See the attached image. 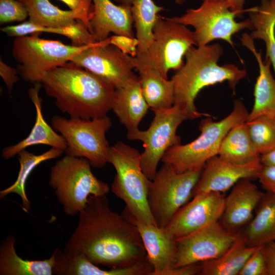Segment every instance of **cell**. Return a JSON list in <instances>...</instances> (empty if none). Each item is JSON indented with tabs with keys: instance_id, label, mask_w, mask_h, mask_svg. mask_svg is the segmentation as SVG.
<instances>
[{
	"instance_id": "6da1fadb",
	"label": "cell",
	"mask_w": 275,
	"mask_h": 275,
	"mask_svg": "<svg viewBox=\"0 0 275 275\" xmlns=\"http://www.w3.org/2000/svg\"><path fill=\"white\" fill-rule=\"evenodd\" d=\"M63 251L109 268L130 266L147 256L136 227L113 211L106 196H90Z\"/></svg>"
},
{
	"instance_id": "7a4b0ae2",
	"label": "cell",
	"mask_w": 275,
	"mask_h": 275,
	"mask_svg": "<svg viewBox=\"0 0 275 275\" xmlns=\"http://www.w3.org/2000/svg\"><path fill=\"white\" fill-rule=\"evenodd\" d=\"M45 92L72 118L93 119L112 109L116 88L94 73L69 62L46 72L40 80Z\"/></svg>"
},
{
	"instance_id": "3957f363",
	"label": "cell",
	"mask_w": 275,
	"mask_h": 275,
	"mask_svg": "<svg viewBox=\"0 0 275 275\" xmlns=\"http://www.w3.org/2000/svg\"><path fill=\"white\" fill-rule=\"evenodd\" d=\"M223 54L218 43L191 47L185 56L183 65L172 76L174 89V105L183 109L189 119L207 114L198 112L195 100L204 88L227 81L235 93L236 86L246 75L245 69L232 64H218Z\"/></svg>"
},
{
	"instance_id": "277c9868",
	"label": "cell",
	"mask_w": 275,
	"mask_h": 275,
	"mask_svg": "<svg viewBox=\"0 0 275 275\" xmlns=\"http://www.w3.org/2000/svg\"><path fill=\"white\" fill-rule=\"evenodd\" d=\"M249 114L240 100H235L229 115L218 121L207 116L199 124L201 133L197 139L185 145L172 147L161 161L178 173L202 170L209 159L218 155L221 144L228 132L235 126L246 122Z\"/></svg>"
},
{
	"instance_id": "5b68a950",
	"label": "cell",
	"mask_w": 275,
	"mask_h": 275,
	"mask_svg": "<svg viewBox=\"0 0 275 275\" xmlns=\"http://www.w3.org/2000/svg\"><path fill=\"white\" fill-rule=\"evenodd\" d=\"M107 162L116 172L111 185L112 193L124 202L125 207L135 217L157 226L148 202L151 180L143 171L139 151L123 142H118L110 146Z\"/></svg>"
},
{
	"instance_id": "8992f818",
	"label": "cell",
	"mask_w": 275,
	"mask_h": 275,
	"mask_svg": "<svg viewBox=\"0 0 275 275\" xmlns=\"http://www.w3.org/2000/svg\"><path fill=\"white\" fill-rule=\"evenodd\" d=\"M91 167L85 158L65 155L51 168L49 185L68 216L79 214L89 196H106L109 191L107 183L93 174Z\"/></svg>"
},
{
	"instance_id": "52a82bcc",
	"label": "cell",
	"mask_w": 275,
	"mask_h": 275,
	"mask_svg": "<svg viewBox=\"0 0 275 275\" xmlns=\"http://www.w3.org/2000/svg\"><path fill=\"white\" fill-rule=\"evenodd\" d=\"M152 35L146 52L133 57L135 69L138 71L156 69L168 78L169 71L179 69L184 63L183 59L187 51L196 45L193 31L186 25L159 15Z\"/></svg>"
},
{
	"instance_id": "ba28073f",
	"label": "cell",
	"mask_w": 275,
	"mask_h": 275,
	"mask_svg": "<svg viewBox=\"0 0 275 275\" xmlns=\"http://www.w3.org/2000/svg\"><path fill=\"white\" fill-rule=\"evenodd\" d=\"M39 35L17 37L12 46L13 56L19 64L18 74L24 81L33 84L39 82L48 71L70 62L77 53L96 43L69 45L60 41L41 38Z\"/></svg>"
},
{
	"instance_id": "9c48e42d",
	"label": "cell",
	"mask_w": 275,
	"mask_h": 275,
	"mask_svg": "<svg viewBox=\"0 0 275 275\" xmlns=\"http://www.w3.org/2000/svg\"><path fill=\"white\" fill-rule=\"evenodd\" d=\"M51 124L65 140L66 155L85 158L95 168L105 166L110 147L105 134L112 124L107 116L89 119L55 116Z\"/></svg>"
},
{
	"instance_id": "30bf717a",
	"label": "cell",
	"mask_w": 275,
	"mask_h": 275,
	"mask_svg": "<svg viewBox=\"0 0 275 275\" xmlns=\"http://www.w3.org/2000/svg\"><path fill=\"white\" fill-rule=\"evenodd\" d=\"M237 13L231 10L228 0H203L196 9L187 10L180 16L169 19L194 28V38L197 46H205L213 40L221 39L232 46L233 36L253 26L250 19L237 21Z\"/></svg>"
},
{
	"instance_id": "8fae6325",
	"label": "cell",
	"mask_w": 275,
	"mask_h": 275,
	"mask_svg": "<svg viewBox=\"0 0 275 275\" xmlns=\"http://www.w3.org/2000/svg\"><path fill=\"white\" fill-rule=\"evenodd\" d=\"M202 170L176 172L164 164L151 180L148 202L157 227L165 228L177 212L193 196Z\"/></svg>"
},
{
	"instance_id": "7c38bea8",
	"label": "cell",
	"mask_w": 275,
	"mask_h": 275,
	"mask_svg": "<svg viewBox=\"0 0 275 275\" xmlns=\"http://www.w3.org/2000/svg\"><path fill=\"white\" fill-rule=\"evenodd\" d=\"M154 117L146 130L139 129L127 133L130 140L142 142L144 148L141 153V165L146 176L152 180L157 171V166L166 151L181 144L176 132L180 124L189 119L180 107L173 105L168 108L153 111Z\"/></svg>"
},
{
	"instance_id": "4fadbf2b",
	"label": "cell",
	"mask_w": 275,
	"mask_h": 275,
	"mask_svg": "<svg viewBox=\"0 0 275 275\" xmlns=\"http://www.w3.org/2000/svg\"><path fill=\"white\" fill-rule=\"evenodd\" d=\"M133 57L110 44L109 37L96 42L74 56L70 62L98 76L116 89L135 74Z\"/></svg>"
},
{
	"instance_id": "5bb4252c",
	"label": "cell",
	"mask_w": 275,
	"mask_h": 275,
	"mask_svg": "<svg viewBox=\"0 0 275 275\" xmlns=\"http://www.w3.org/2000/svg\"><path fill=\"white\" fill-rule=\"evenodd\" d=\"M240 233L228 231L217 221L177 239L175 267L220 257L231 247Z\"/></svg>"
},
{
	"instance_id": "9a60e30c",
	"label": "cell",
	"mask_w": 275,
	"mask_h": 275,
	"mask_svg": "<svg viewBox=\"0 0 275 275\" xmlns=\"http://www.w3.org/2000/svg\"><path fill=\"white\" fill-rule=\"evenodd\" d=\"M225 200V197L219 192L196 195L177 212L165 228L178 239L219 221Z\"/></svg>"
},
{
	"instance_id": "2e32d148",
	"label": "cell",
	"mask_w": 275,
	"mask_h": 275,
	"mask_svg": "<svg viewBox=\"0 0 275 275\" xmlns=\"http://www.w3.org/2000/svg\"><path fill=\"white\" fill-rule=\"evenodd\" d=\"M122 215L137 228L153 267L152 275H169L175 267L177 238L166 228L147 224L135 217L125 207Z\"/></svg>"
},
{
	"instance_id": "e0dca14e",
	"label": "cell",
	"mask_w": 275,
	"mask_h": 275,
	"mask_svg": "<svg viewBox=\"0 0 275 275\" xmlns=\"http://www.w3.org/2000/svg\"><path fill=\"white\" fill-rule=\"evenodd\" d=\"M262 167L261 162L237 164L214 156L203 168L193 197L204 193H224L242 179L257 178Z\"/></svg>"
},
{
	"instance_id": "ac0fdd59",
	"label": "cell",
	"mask_w": 275,
	"mask_h": 275,
	"mask_svg": "<svg viewBox=\"0 0 275 275\" xmlns=\"http://www.w3.org/2000/svg\"><path fill=\"white\" fill-rule=\"evenodd\" d=\"M264 195L250 179L240 180L225 197L224 209L219 222L228 231L240 233L252 219Z\"/></svg>"
},
{
	"instance_id": "d6986e66",
	"label": "cell",
	"mask_w": 275,
	"mask_h": 275,
	"mask_svg": "<svg viewBox=\"0 0 275 275\" xmlns=\"http://www.w3.org/2000/svg\"><path fill=\"white\" fill-rule=\"evenodd\" d=\"M89 30L97 42L115 35L135 38L133 31L131 6L117 5L111 0H92Z\"/></svg>"
},
{
	"instance_id": "ffe728a7",
	"label": "cell",
	"mask_w": 275,
	"mask_h": 275,
	"mask_svg": "<svg viewBox=\"0 0 275 275\" xmlns=\"http://www.w3.org/2000/svg\"><path fill=\"white\" fill-rule=\"evenodd\" d=\"M42 85L40 82L34 84L28 90V96L36 109L35 123L27 137L17 144L5 147L2 151V156L5 159L13 157L22 150L29 147L43 144L65 151L67 144L60 134L57 133L45 121L42 111V100L39 92Z\"/></svg>"
},
{
	"instance_id": "44dd1931",
	"label": "cell",
	"mask_w": 275,
	"mask_h": 275,
	"mask_svg": "<svg viewBox=\"0 0 275 275\" xmlns=\"http://www.w3.org/2000/svg\"><path fill=\"white\" fill-rule=\"evenodd\" d=\"M53 274L59 275H149L152 267L146 259L120 268L103 269L84 256L68 254L59 248L53 251Z\"/></svg>"
},
{
	"instance_id": "7402d4cb",
	"label": "cell",
	"mask_w": 275,
	"mask_h": 275,
	"mask_svg": "<svg viewBox=\"0 0 275 275\" xmlns=\"http://www.w3.org/2000/svg\"><path fill=\"white\" fill-rule=\"evenodd\" d=\"M242 44L255 57L259 66V75L254 87V103L247 121L262 116L275 117V78L270 70L269 60H263L261 50L255 48L254 39L247 33L240 38Z\"/></svg>"
},
{
	"instance_id": "603a6c76",
	"label": "cell",
	"mask_w": 275,
	"mask_h": 275,
	"mask_svg": "<svg viewBox=\"0 0 275 275\" xmlns=\"http://www.w3.org/2000/svg\"><path fill=\"white\" fill-rule=\"evenodd\" d=\"M26 7L29 21L45 27H62L82 21L89 30L90 15L92 10V0H85L75 10H64L51 4L49 0H19Z\"/></svg>"
},
{
	"instance_id": "cb8c5ba5",
	"label": "cell",
	"mask_w": 275,
	"mask_h": 275,
	"mask_svg": "<svg viewBox=\"0 0 275 275\" xmlns=\"http://www.w3.org/2000/svg\"><path fill=\"white\" fill-rule=\"evenodd\" d=\"M149 106L143 94L136 74L123 86L116 89L112 109L127 133L139 129Z\"/></svg>"
},
{
	"instance_id": "d4e9b609",
	"label": "cell",
	"mask_w": 275,
	"mask_h": 275,
	"mask_svg": "<svg viewBox=\"0 0 275 275\" xmlns=\"http://www.w3.org/2000/svg\"><path fill=\"white\" fill-rule=\"evenodd\" d=\"M16 239L12 235L7 236L0 244L1 275H52L53 258L43 260H24L15 250Z\"/></svg>"
},
{
	"instance_id": "484cf974",
	"label": "cell",
	"mask_w": 275,
	"mask_h": 275,
	"mask_svg": "<svg viewBox=\"0 0 275 275\" xmlns=\"http://www.w3.org/2000/svg\"><path fill=\"white\" fill-rule=\"evenodd\" d=\"M257 212L241 235L250 247H258L275 241V196L264 194Z\"/></svg>"
},
{
	"instance_id": "4316f807",
	"label": "cell",
	"mask_w": 275,
	"mask_h": 275,
	"mask_svg": "<svg viewBox=\"0 0 275 275\" xmlns=\"http://www.w3.org/2000/svg\"><path fill=\"white\" fill-rule=\"evenodd\" d=\"M218 155L237 164L260 162L261 154L250 137L246 122L235 126L228 132L221 144Z\"/></svg>"
},
{
	"instance_id": "83f0119b",
	"label": "cell",
	"mask_w": 275,
	"mask_h": 275,
	"mask_svg": "<svg viewBox=\"0 0 275 275\" xmlns=\"http://www.w3.org/2000/svg\"><path fill=\"white\" fill-rule=\"evenodd\" d=\"M249 12L253 26L250 36L264 42L265 59L270 61L275 74V0H261L260 5Z\"/></svg>"
},
{
	"instance_id": "f1b7e54d",
	"label": "cell",
	"mask_w": 275,
	"mask_h": 275,
	"mask_svg": "<svg viewBox=\"0 0 275 275\" xmlns=\"http://www.w3.org/2000/svg\"><path fill=\"white\" fill-rule=\"evenodd\" d=\"M1 31L9 37H20L34 33L58 34L68 38L75 46H82L97 42L84 22L77 19L70 25L62 27H45L34 24L29 20L20 24L3 27Z\"/></svg>"
},
{
	"instance_id": "f546056e",
	"label": "cell",
	"mask_w": 275,
	"mask_h": 275,
	"mask_svg": "<svg viewBox=\"0 0 275 275\" xmlns=\"http://www.w3.org/2000/svg\"><path fill=\"white\" fill-rule=\"evenodd\" d=\"M143 94L152 110L168 108L174 103V89L172 79L169 80L154 69L138 71Z\"/></svg>"
},
{
	"instance_id": "4dcf8cb0",
	"label": "cell",
	"mask_w": 275,
	"mask_h": 275,
	"mask_svg": "<svg viewBox=\"0 0 275 275\" xmlns=\"http://www.w3.org/2000/svg\"><path fill=\"white\" fill-rule=\"evenodd\" d=\"M257 247L246 244L240 232L231 247L220 257L201 262V275H238Z\"/></svg>"
},
{
	"instance_id": "1f68e13d",
	"label": "cell",
	"mask_w": 275,
	"mask_h": 275,
	"mask_svg": "<svg viewBox=\"0 0 275 275\" xmlns=\"http://www.w3.org/2000/svg\"><path fill=\"white\" fill-rule=\"evenodd\" d=\"M64 151L61 149L51 148L41 154H34L25 149L18 153L20 169L16 181L10 186L0 191L1 199L10 194H16L21 199L23 209L29 211L31 209V203L27 197L25 186L28 178L32 171L42 162L60 157Z\"/></svg>"
},
{
	"instance_id": "d6a6232c",
	"label": "cell",
	"mask_w": 275,
	"mask_h": 275,
	"mask_svg": "<svg viewBox=\"0 0 275 275\" xmlns=\"http://www.w3.org/2000/svg\"><path fill=\"white\" fill-rule=\"evenodd\" d=\"M164 8L156 5L153 0H133L131 13L138 41L135 57L139 56L147 50L152 40V32L159 16Z\"/></svg>"
},
{
	"instance_id": "836d02e7",
	"label": "cell",
	"mask_w": 275,
	"mask_h": 275,
	"mask_svg": "<svg viewBox=\"0 0 275 275\" xmlns=\"http://www.w3.org/2000/svg\"><path fill=\"white\" fill-rule=\"evenodd\" d=\"M250 137L262 155L275 148V117L262 116L246 121Z\"/></svg>"
},
{
	"instance_id": "e575fe53",
	"label": "cell",
	"mask_w": 275,
	"mask_h": 275,
	"mask_svg": "<svg viewBox=\"0 0 275 275\" xmlns=\"http://www.w3.org/2000/svg\"><path fill=\"white\" fill-rule=\"evenodd\" d=\"M29 17L25 5L19 0H0V22L24 21Z\"/></svg>"
},
{
	"instance_id": "d590c367",
	"label": "cell",
	"mask_w": 275,
	"mask_h": 275,
	"mask_svg": "<svg viewBox=\"0 0 275 275\" xmlns=\"http://www.w3.org/2000/svg\"><path fill=\"white\" fill-rule=\"evenodd\" d=\"M238 275H268L262 245L256 249L246 260Z\"/></svg>"
},
{
	"instance_id": "8d00e7d4",
	"label": "cell",
	"mask_w": 275,
	"mask_h": 275,
	"mask_svg": "<svg viewBox=\"0 0 275 275\" xmlns=\"http://www.w3.org/2000/svg\"><path fill=\"white\" fill-rule=\"evenodd\" d=\"M109 39L110 44L115 45L126 54L132 57L135 56L138 45V41L136 38L114 35L109 37Z\"/></svg>"
},
{
	"instance_id": "74e56055",
	"label": "cell",
	"mask_w": 275,
	"mask_h": 275,
	"mask_svg": "<svg viewBox=\"0 0 275 275\" xmlns=\"http://www.w3.org/2000/svg\"><path fill=\"white\" fill-rule=\"evenodd\" d=\"M257 178L267 193L275 196V167L262 165Z\"/></svg>"
},
{
	"instance_id": "f35d334b",
	"label": "cell",
	"mask_w": 275,
	"mask_h": 275,
	"mask_svg": "<svg viewBox=\"0 0 275 275\" xmlns=\"http://www.w3.org/2000/svg\"><path fill=\"white\" fill-rule=\"evenodd\" d=\"M17 69L9 66L1 58L0 60V75L5 82L9 93L10 94L14 85L18 81Z\"/></svg>"
},
{
	"instance_id": "ab89813d",
	"label": "cell",
	"mask_w": 275,
	"mask_h": 275,
	"mask_svg": "<svg viewBox=\"0 0 275 275\" xmlns=\"http://www.w3.org/2000/svg\"><path fill=\"white\" fill-rule=\"evenodd\" d=\"M265 256L268 275H275V241L262 245Z\"/></svg>"
},
{
	"instance_id": "60d3db41",
	"label": "cell",
	"mask_w": 275,
	"mask_h": 275,
	"mask_svg": "<svg viewBox=\"0 0 275 275\" xmlns=\"http://www.w3.org/2000/svg\"><path fill=\"white\" fill-rule=\"evenodd\" d=\"M260 162L263 166L275 167V148L270 151L261 155Z\"/></svg>"
},
{
	"instance_id": "b9f144b4",
	"label": "cell",
	"mask_w": 275,
	"mask_h": 275,
	"mask_svg": "<svg viewBox=\"0 0 275 275\" xmlns=\"http://www.w3.org/2000/svg\"><path fill=\"white\" fill-rule=\"evenodd\" d=\"M245 0H228L231 10L237 13L238 17H240L243 11Z\"/></svg>"
},
{
	"instance_id": "7bdbcfd3",
	"label": "cell",
	"mask_w": 275,
	"mask_h": 275,
	"mask_svg": "<svg viewBox=\"0 0 275 275\" xmlns=\"http://www.w3.org/2000/svg\"><path fill=\"white\" fill-rule=\"evenodd\" d=\"M66 4L70 10H75L79 8L85 0H60Z\"/></svg>"
},
{
	"instance_id": "ee69618b",
	"label": "cell",
	"mask_w": 275,
	"mask_h": 275,
	"mask_svg": "<svg viewBox=\"0 0 275 275\" xmlns=\"http://www.w3.org/2000/svg\"><path fill=\"white\" fill-rule=\"evenodd\" d=\"M119 4L131 6L133 0H114Z\"/></svg>"
},
{
	"instance_id": "f6af8a7d",
	"label": "cell",
	"mask_w": 275,
	"mask_h": 275,
	"mask_svg": "<svg viewBox=\"0 0 275 275\" xmlns=\"http://www.w3.org/2000/svg\"><path fill=\"white\" fill-rule=\"evenodd\" d=\"M175 3L178 5L182 4L185 0H174Z\"/></svg>"
}]
</instances>
